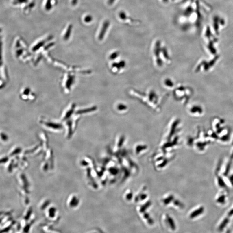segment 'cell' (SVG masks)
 I'll use <instances>...</instances> for the list:
<instances>
[{
	"label": "cell",
	"instance_id": "obj_2",
	"mask_svg": "<svg viewBox=\"0 0 233 233\" xmlns=\"http://www.w3.org/2000/svg\"><path fill=\"white\" fill-rule=\"evenodd\" d=\"M109 26H110V22L109 21H106L103 23L102 27H101L99 35V38L100 40H102L103 39Z\"/></svg>",
	"mask_w": 233,
	"mask_h": 233
},
{
	"label": "cell",
	"instance_id": "obj_5",
	"mask_svg": "<svg viewBox=\"0 0 233 233\" xmlns=\"http://www.w3.org/2000/svg\"><path fill=\"white\" fill-rule=\"evenodd\" d=\"M92 20H93V17L90 15L86 16L85 17L84 19V21L86 23H87L91 22Z\"/></svg>",
	"mask_w": 233,
	"mask_h": 233
},
{
	"label": "cell",
	"instance_id": "obj_6",
	"mask_svg": "<svg viewBox=\"0 0 233 233\" xmlns=\"http://www.w3.org/2000/svg\"><path fill=\"white\" fill-rule=\"evenodd\" d=\"M115 1H116V0H108V3L109 5H112V4H113L115 2Z\"/></svg>",
	"mask_w": 233,
	"mask_h": 233
},
{
	"label": "cell",
	"instance_id": "obj_1",
	"mask_svg": "<svg viewBox=\"0 0 233 233\" xmlns=\"http://www.w3.org/2000/svg\"><path fill=\"white\" fill-rule=\"evenodd\" d=\"M118 16H119V18H120L121 20L123 21H123L124 22H127V23H136L137 22V21H136V20H134V19L130 18V17H129L127 15V14H126L124 11H121V12H119V14H118Z\"/></svg>",
	"mask_w": 233,
	"mask_h": 233
},
{
	"label": "cell",
	"instance_id": "obj_3",
	"mask_svg": "<svg viewBox=\"0 0 233 233\" xmlns=\"http://www.w3.org/2000/svg\"><path fill=\"white\" fill-rule=\"evenodd\" d=\"M73 26L71 24L68 26L67 29H66V32L64 36V38L65 40H67L69 38V37L70 36L71 33L72 29Z\"/></svg>",
	"mask_w": 233,
	"mask_h": 233
},
{
	"label": "cell",
	"instance_id": "obj_7",
	"mask_svg": "<svg viewBox=\"0 0 233 233\" xmlns=\"http://www.w3.org/2000/svg\"><path fill=\"white\" fill-rule=\"evenodd\" d=\"M77 2L78 0H72V4L74 6V5H76V4H77Z\"/></svg>",
	"mask_w": 233,
	"mask_h": 233
},
{
	"label": "cell",
	"instance_id": "obj_8",
	"mask_svg": "<svg viewBox=\"0 0 233 233\" xmlns=\"http://www.w3.org/2000/svg\"><path fill=\"white\" fill-rule=\"evenodd\" d=\"M173 1H175V0H173Z\"/></svg>",
	"mask_w": 233,
	"mask_h": 233
},
{
	"label": "cell",
	"instance_id": "obj_4",
	"mask_svg": "<svg viewBox=\"0 0 233 233\" xmlns=\"http://www.w3.org/2000/svg\"><path fill=\"white\" fill-rule=\"evenodd\" d=\"M51 1L52 0H47L45 4V9L46 10H49L52 8V4H51Z\"/></svg>",
	"mask_w": 233,
	"mask_h": 233
}]
</instances>
